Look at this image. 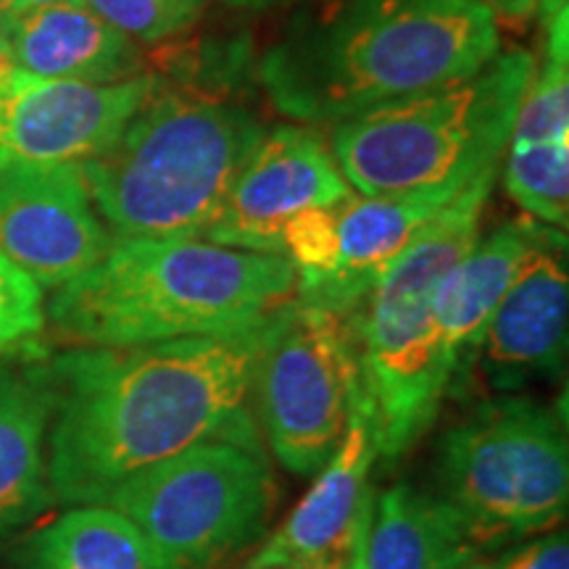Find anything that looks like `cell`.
<instances>
[{
	"label": "cell",
	"mask_w": 569,
	"mask_h": 569,
	"mask_svg": "<svg viewBox=\"0 0 569 569\" xmlns=\"http://www.w3.org/2000/svg\"><path fill=\"white\" fill-rule=\"evenodd\" d=\"M113 240L92 206L82 167L0 169V256L42 290L88 272Z\"/></svg>",
	"instance_id": "7c38bea8"
},
{
	"label": "cell",
	"mask_w": 569,
	"mask_h": 569,
	"mask_svg": "<svg viewBox=\"0 0 569 569\" xmlns=\"http://www.w3.org/2000/svg\"><path fill=\"white\" fill-rule=\"evenodd\" d=\"M493 180L480 177L453 198L348 315L377 461L388 467L430 432L453 393L438 301L446 277L480 238Z\"/></svg>",
	"instance_id": "5b68a950"
},
{
	"label": "cell",
	"mask_w": 569,
	"mask_h": 569,
	"mask_svg": "<svg viewBox=\"0 0 569 569\" xmlns=\"http://www.w3.org/2000/svg\"><path fill=\"white\" fill-rule=\"evenodd\" d=\"M351 193L330 146L315 127H274L234 177L203 240L282 256L284 227L301 213L336 206Z\"/></svg>",
	"instance_id": "8fae6325"
},
{
	"label": "cell",
	"mask_w": 569,
	"mask_h": 569,
	"mask_svg": "<svg viewBox=\"0 0 569 569\" xmlns=\"http://www.w3.org/2000/svg\"><path fill=\"white\" fill-rule=\"evenodd\" d=\"M436 493L488 551L559 525L569 498L565 415L530 396L480 401L438 440Z\"/></svg>",
	"instance_id": "52a82bcc"
},
{
	"label": "cell",
	"mask_w": 569,
	"mask_h": 569,
	"mask_svg": "<svg viewBox=\"0 0 569 569\" xmlns=\"http://www.w3.org/2000/svg\"><path fill=\"white\" fill-rule=\"evenodd\" d=\"M375 465L377 446L361 398L343 443L319 469L315 486L280 528L261 540L243 569H330L351 549L356 530L372 507L369 475Z\"/></svg>",
	"instance_id": "9a60e30c"
},
{
	"label": "cell",
	"mask_w": 569,
	"mask_h": 569,
	"mask_svg": "<svg viewBox=\"0 0 569 569\" xmlns=\"http://www.w3.org/2000/svg\"><path fill=\"white\" fill-rule=\"evenodd\" d=\"M13 67L46 80L124 82L142 71L138 42L84 3L46 6L3 17Z\"/></svg>",
	"instance_id": "ac0fdd59"
},
{
	"label": "cell",
	"mask_w": 569,
	"mask_h": 569,
	"mask_svg": "<svg viewBox=\"0 0 569 569\" xmlns=\"http://www.w3.org/2000/svg\"><path fill=\"white\" fill-rule=\"evenodd\" d=\"M293 296L284 256L203 238H117L98 264L53 290L46 325L69 348L161 343L248 327Z\"/></svg>",
	"instance_id": "3957f363"
},
{
	"label": "cell",
	"mask_w": 569,
	"mask_h": 569,
	"mask_svg": "<svg viewBox=\"0 0 569 569\" xmlns=\"http://www.w3.org/2000/svg\"><path fill=\"white\" fill-rule=\"evenodd\" d=\"M59 3H82V0H0V17H13V13L46 9V6Z\"/></svg>",
	"instance_id": "4316f807"
},
{
	"label": "cell",
	"mask_w": 569,
	"mask_h": 569,
	"mask_svg": "<svg viewBox=\"0 0 569 569\" xmlns=\"http://www.w3.org/2000/svg\"><path fill=\"white\" fill-rule=\"evenodd\" d=\"M488 3V9L496 13V17L507 19V21H530L538 13L540 0H482Z\"/></svg>",
	"instance_id": "484cf974"
},
{
	"label": "cell",
	"mask_w": 569,
	"mask_h": 569,
	"mask_svg": "<svg viewBox=\"0 0 569 569\" xmlns=\"http://www.w3.org/2000/svg\"><path fill=\"white\" fill-rule=\"evenodd\" d=\"M111 27L134 42H163L188 32L203 17L209 0H82Z\"/></svg>",
	"instance_id": "7402d4cb"
},
{
	"label": "cell",
	"mask_w": 569,
	"mask_h": 569,
	"mask_svg": "<svg viewBox=\"0 0 569 569\" xmlns=\"http://www.w3.org/2000/svg\"><path fill=\"white\" fill-rule=\"evenodd\" d=\"M264 132L246 106L159 80L82 163L92 206L119 240L203 238Z\"/></svg>",
	"instance_id": "277c9868"
},
{
	"label": "cell",
	"mask_w": 569,
	"mask_h": 569,
	"mask_svg": "<svg viewBox=\"0 0 569 569\" xmlns=\"http://www.w3.org/2000/svg\"><path fill=\"white\" fill-rule=\"evenodd\" d=\"M365 398L348 317L290 298L267 319L251 407L274 459L309 478L343 443Z\"/></svg>",
	"instance_id": "9c48e42d"
},
{
	"label": "cell",
	"mask_w": 569,
	"mask_h": 569,
	"mask_svg": "<svg viewBox=\"0 0 569 569\" xmlns=\"http://www.w3.org/2000/svg\"><path fill=\"white\" fill-rule=\"evenodd\" d=\"M372 501H375V498H372ZM369 517H372V507L367 509L365 519H361L359 530H356V536H353V540H351V549H348V551L343 553V557H340L330 569H367V565H365V553H367Z\"/></svg>",
	"instance_id": "d4e9b609"
},
{
	"label": "cell",
	"mask_w": 569,
	"mask_h": 569,
	"mask_svg": "<svg viewBox=\"0 0 569 569\" xmlns=\"http://www.w3.org/2000/svg\"><path fill=\"white\" fill-rule=\"evenodd\" d=\"M567 230L536 224L522 267L482 338L478 367L501 393L532 380H557L567 365Z\"/></svg>",
	"instance_id": "4fadbf2b"
},
{
	"label": "cell",
	"mask_w": 569,
	"mask_h": 569,
	"mask_svg": "<svg viewBox=\"0 0 569 569\" xmlns=\"http://www.w3.org/2000/svg\"><path fill=\"white\" fill-rule=\"evenodd\" d=\"M546 48L507 142V190L536 222L569 224V0L538 9Z\"/></svg>",
	"instance_id": "5bb4252c"
},
{
	"label": "cell",
	"mask_w": 569,
	"mask_h": 569,
	"mask_svg": "<svg viewBox=\"0 0 569 569\" xmlns=\"http://www.w3.org/2000/svg\"><path fill=\"white\" fill-rule=\"evenodd\" d=\"M51 415L48 351L32 343L0 356V538L27 528L56 501L48 482Z\"/></svg>",
	"instance_id": "e0dca14e"
},
{
	"label": "cell",
	"mask_w": 569,
	"mask_h": 569,
	"mask_svg": "<svg viewBox=\"0 0 569 569\" xmlns=\"http://www.w3.org/2000/svg\"><path fill=\"white\" fill-rule=\"evenodd\" d=\"M101 507L130 519L169 569H224L264 536L277 480L264 448L206 440L127 478Z\"/></svg>",
	"instance_id": "ba28073f"
},
{
	"label": "cell",
	"mask_w": 569,
	"mask_h": 569,
	"mask_svg": "<svg viewBox=\"0 0 569 569\" xmlns=\"http://www.w3.org/2000/svg\"><path fill=\"white\" fill-rule=\"evenodd\" d=\"M224 3L234 6V9H248V11H267V9H277V6L293 3V0H224Z\"/></svg>",
	"instance_id": "f1b7e54d"
},
{
	"label": "cell",
	"mask_w": 569,
	"mask_h": 569,
	"mask_svg": "<svg viewBox=\"0 0 569 569\" xmlns=\"http://www.w3.org/2000/svg\"><path fill=\"white\" fill-rule=\"evenodd\" d=\"M451 201L438 196H359L336 206L332 264L296 301L348 317Z\"/></svg>",
	"instance_id": "2e32d148"
},
{
	"label": "cell",
	"mask_w": 569,
	"mask_h": 569,
	"mask_svg": "<svg viewBox=\"0 0 569 569\" xmlns=\"http://www.w3.org/2000/svg\"><path fill=\"white\" fill-rule=\"evenodd\" d=\"M501 53L482 0H327L261 56L269 101L298 124H330L465 80Z\"/></svg>",
	"instance_id": "7a4b0ae2"
},
{
	"label": "cell",
	"mask_w": 569,
	"mask_h": 569,
	"mask_svg": "<svg viewBox=\"0 0 569 569\" xmlns=\"http://www.w3.org/2000/svg\"><path fill=\"white\" fill-rule=\"evenodd\" d=\"M159 77L90 84L13 69L0 80V169L96 159L151 96Z\"/></svg>",
	"instance_id": "30bf717a"
},
{
	"label": "cell",
	"mask_w": 569,
	"mask_h": 569,
	"mask_svg": "<svg viewBox=\"0 0 569 569\" xmlns=\"http://www.w3.org/2000/svg\"><path fill=\"white\" fill-rule=\"evenodd\" d=\"M13 69L17 67H13V59L9 51V38H6V21H3V17H0V80H3V77H9Z\"/></svg>",
	"instance_id": "83f0119b"
},
{
	"label": "cell",
	"mask_w": 569,
	"mask_h": 569,
	"mask_svg": "<svg viewBox=\"0 0 569 569\" xmlns=\"http://www.w3.org/2000/svg\"><path fill=\"white\" fill-rule=\"evenodd\" d=\"M486 553L478 532L436 490L396 482L375 496L367 569H465Z\"/></svg>",
	"instance_id": "ffe728a7"
},
{
	"label": "cell",
	"mask_w": 569,
	"mask_h": 569,
	"mask_svg": "<svg viewBox=\"0 0 569 569\" xmlns=\"http://www.w3.org/2000/svg\"><path fill=\"white\" fill-rule=\"evenodd\" d=\"M536 224L532 217H519L496 227L482 240H475V246L446 277L438 301V319L453 369V390L467 386L469 375L478 367L482 338L528 256Z\"/></svg>",
	"instance_id": "d6986e66"
},
{
	"label": "cell",
	"mask_w": 569,
	"mask_h": 569,
	"mask_svg": "<svg viewBox=\"0 0 569 569\" xmlns=\"http://www.w3.org/2000/svg\"><path fill=\"white\" fill-rule=\"evenodd\" d=\"M17 569H169L134 525L111 507H71L24 540Z\"/></svg>",
	"instance_id": "44dd1931"
},
{
	"label": "cell",
	"mask_w": 569,
	"mask_h": 569,
	"mask_svg": "<svg viewBox=\"0 0 569 569\" xmlns=\"http://www.w3.org/2000/svg\"><path fill=\"white\" fill-rule=\"evenodd\" d=\"M490 569H569V540L567 530H551L532 538L528 543H511Z\"/></svg>",
	"instance_id": "cb8c5ba5"
},
{
	"label": "cell",
	"mask_w": 569,
	"mask_h": 569,
	"mask_svg": "<svg viewBox=\"0 0 569 569\" xmlns=\"http://www.w3.org/2000/svg\"><path fill=\"white\" fill-rule=\"evenodd\" d=\"M267 319L217 336L48 353V482L98 507L127 478L206 440L264 448L251 407Z\"/></svg>",
	"instance_id": "6da1fadb"
},
{
	"label": "cell",
	"mask_w": 569,
	"mask_h": 569,
	"mask_svg": "<svg viewBox=\"0 0 569 569\" xmlns=\"http://www.w3.org/2000/svg\"><path fill=\"white\" fill-rule=\"evenodd\" d=\"M536 59L498 53L478 74L375 106L332 127L330 151L359 196L465 193L496 174Z\"/></svg>",
	"instance_id": "8992f818"
},
{
	"label": "cell",
	"mask_w": 569,
	"mask_h": 569,
	"mask_svg": "<svg viewBox=\"0 0 569 569\" xmlns=\"http://www.w3.org/2000/svg\"><path fill=\"white\" fill-rule=\"evenodd\" d=\"M46 330L42 288L0 256V356L38 343Z\"/></svg>",
	"instance_id": "603a6c76"
},
{
	"label": "cell",
	"mask_w": 569,
	"mask_h": 569,
	"mask_svg": "<svg viewBox=\"0 0 569 569\" xmlns=\"http://www.w3.org/2000/svg\"><path fill=\"white\" fill-rule=\"evenodd\" d=\"M465 569H490V567H488V561L482 559V561H475V565H469V567H465Z\"/></svg>",
	"instance_id": "f546056e"
}]
</instances>
